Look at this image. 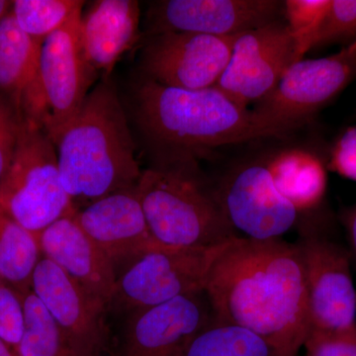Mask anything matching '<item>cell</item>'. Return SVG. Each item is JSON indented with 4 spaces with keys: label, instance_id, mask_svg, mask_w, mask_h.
I'll list each match as a JSON object with an SVG mask.
<instances>
[{
    "label": "cell",
    "instance_id": "obj_1",
    "mask_svg": "<svg viewBox=\"0 0 356 356\" xmlns=\"http://www.w3.org/2000/svg\"><path fill=\"white\" fill-rule=\"evenodd\" d=\"M215 317L262 337L277 356H297L309 331L305 269L297 243L234 238L211 270Z\"/></svg>",
    "mask_w": 356,
    "mask_h": 356
},
{
    "label": "cell",
    "instance_id": "obj_2",
    "mask_svg": "<svg viewBox=\"0 0 356 356\" xmlns=\"http://www.w3.org/2000/svg\"><path fill=\"white\" fill-rule=\"evenodd\" d=\"M140 132L163 152L161 161H194L227 145L280 137L254 110L243 108L215 88L186 90L144 76L135 92Z\"/></svg>",
    "mask_w": 356,
    "mask_h": 356
},
{
    "label": "cell",
    "instance_id": "obj_3",
    "mask_svg": "<svg viewBox=\"0 0 356 356\" xmlns=\"http://www.w3.org/2000/svg\"><path fill=\"white\" fill-rule=\"evenodd\" d=\"M60 178L79 211L137 186L142 172L135 143L111 79H102L56 142Z\"/></svg>",
    "mask_w": 356,
    "mask_h": 356
},
{
    "label": "cell",
    "instance_id": "obj_4",
    "mask_svg": "<svg viewBox=\"0 0 356 356\" xmlns=\"http://www.w3.org/2000/svg\"><path fill=\"white\" fill-rule=\"evenodd\" d=\"M138 196L154 240L173 248L213 247L238 238L195 161H163L144 170Z\"/></svg>",
    "mask_w": 356,
    "mask_h": 356
},
{
    "label": "cell",
    "instance_id": "obj_5",
    "mask_svg": "<svg viewBox=\"0 0 356 356\" xmlns=\"http://www.w3.org/2000/svg\"><path fill=\"white\" fill-rule=\"evenodd\" d=\"M0 209L37 238L76 212L63 185L56 145L24 118L13 161L0 180Z\"/></svg>",
    "mask_w": 356,
    "mask_h": 356
},
{
    "label": "cell",
    "instance_id": "obj_6",
    "mask_svg": "<svg viewBox=\"0 0 356 356\" xmlns=\"http://www.w3.org/2000/svg\"><path fill=\"white\" fill-rule=\"evenodd\" d=\"M81 13L42 42L36 74L21 102L23 118L41 128L54 144L79 113L96 79L79 44Z\"/></svg>",
    "mask_w": 356,
    "mask_h": 356
},
{
    "label": "cell",
    "instance_id": "obj_7",
    "mask_svg": "<svg viewBox=\"0 0 356 356\" xmlns=\"http://www.w3.org/2000/svg\"><path fill=\"white\" fill-rule=\"evenodd\" d=\"M229 243L202 248L159 245L149 250L118 274L108 311L130 314L205 292L213 266Z\"/></svg>",
    "mask_w": 356,
    "mask_h": 356
},
{
    "label": "cell",
    "instance_id": "obj_8",
    "mask_svg": "<svg viewBox=\"0 0 356 356\" xmlns=\"http://www.w3.org/2000/svg\"><path fill=\"white\" fill-rule=\"evenodd\" d=\"M356 79V41L330 57L293 64L254 111L281 136L301 127Z\"/></svg>",
    "mask_w": 356,
    "mask_h": 356
},
{
    "label": "cell",
    "instance_id": "obj_9",
    "mask_svg": "<svg viewBox=\"0 0 356 356\" xmlns=\"http://www.w3.org/2000/svg\"><path fill=\"white\" fill-rule=\"evenodd\" d=\"M298 60L296 44L287 25L273 21L238 34L228 67L215 88L248 108L270 95Z\"/></svg>",
    "mask_w": 356,
    "mask_h": 356
},
{
    "label": "cell",
    "instance_id": "obj_10",
    "mask_svg": "<svg viewBox=\"0 0 356 356\" xmlns=\"http://www.w3.org/2000/svg\"><path fill=\"white\" fill-rule=\"evenodd\" d=\"M154 36L140 58L144 76L168 88L200 90L216 86L228 67L238 34L182 32Z\"/></svg>",
    "mask_w": 356,
    "mask_h": 356
},
{
    "label": "cell",
    "instance_id": "obj_11",
    "mask_svg": "<svg viewBox=\"0 0 356 356\" xmlns=\"http://www.w3.org/2000/svg\"><path fill=\"white\" fill-rule=\"evenodd\" d=\"M215 195L241 238L280 240L298 220L299 213L274 185L266 161L236 168L222 180Z\"/></svg>",
    "mask_w": 356,
    "mask_h": 356
},
{
    "label": "cell",
    "instance_id": "obj_12",
    "mask_svg": "<svg viewBox=\"0 0 356 356\" xmlns=\"http://www.w3.org/2000/svg\"><path fill=\"white\" fill-rule=\"evenodd\" d=\"M297 245L305 269L310 327L343 331L355 325L356 289L348 252L316 236H306Z\"/></svg>",
    "mask_w": 356,
    "mask_h": 356
},
{
    "label": "cell",
    "instance_id": "obj_13",
    "mask_svg": "<svg viewBox=\"0 0 356 356\" xmlns=\"http://www.w3.org/2000/svg\"><path fill=\"white\" fill-rule=\"evenodd\" d=\"M31 289L79 355L104 356L108 307L44 257L33 273Z\"/></svg>",
    "mask_w": 356,
    "mask_h": 356
},
{
    "label": "cell",
    "instance_id": "obj_14",
    "mask_svg": "<svg viewBox=\"0 0 356 356\" xmlns=\"http://www.w3.org/2000/svg\"><path fill=\"white\" fill-rule=\"evenodd\" d=\"M213 317L205 292L134 311L115 356H180Z\"/></svg>",
    "mask_w": 356,
    "mask_h": 356
},
{
    "label": "cell",
    "instance_id": "obj_15",
    "mask_svg": "<svg viewBox=\"0 0 356 356\" xmlns=\"http://www.w3.org/2000/svg\"><path fill=\"white\" fill-rule=\"evenodd\" d=\"M282 8L276 0H165L151 6L147 22L154 35L232 36L277 20Z\"/></svg>",
    "mask_w": 356,
    "mask_h": 356
},
{
    "label": "cell",
    "instance_id": "obj_16",
    "mask_svg": "<svg viewBox=\"0 0 356 356\" xmlns=\"http://www.w3.org/2000/svg\"><path fill=\"white\" fill-rule=\"evenodd\" d=\"M74 219L108 255L117 276L143 254L161 245L151 235L136 187L89 204L76 211Z\"/></svg>",
    "mask_w": 356,
    "mask_h": 356
},
{
    "label": "cell",
    "instance_id": "obj_17",
    "mask_svg": "<svg viewBox=\"0 0 356 356\" xmlns=\"http://www.w3.org/2000/svg\"><path fill=\"white\" fill-rule=\"evenodd\" d=\"M42 255L57 264L81 287L109 307L117 280L108 255L74 221L65 217L38 236Z\"/></svg>",
    "mask_w": 356,
    "mask_h": 356
},
{
    "label": "cell",
    "instance_id": "obj_18",
    "mask_svg": "<svg viewBox=\"0 0 356 356\" xmlns=\"http://www.w3.org/2000/svg\"><path fill=\"white\" fill-rule=\"evenodd\" d=\"M140 4L135 0H98L81 13V54L95 77L110 79L118 60L140 38Z\"/></svg>",
    "mask_w": 356,
    "mask_h": 356
},
{
    "label": "cell",
    "instance_id": "obj_19",
    "mask_svg": "<svg viewBox=\"0 0 356 356\" xmlns=\"http://www.w3.org/2000/svg\"><path fill=\"white\" fill-rule=\"evenodd\" d=\"M266 163L278 192L299 214L315 210L324 200L327 166L316 154L293 147L274 154Z\"/></svg>",
    "mask_w": 356,
    "mask_h": 356
},
{
    "label": "cell",
    "instance_id": "obj_20",
    "mask_svg": "<svg viewBox=\"0 0 356 356\" xmlns=\"http://www.w3.org/2000/svg\"><path fill=\"white\" fill-rule=\"evenodd\" d=\"M41 44L21 29L10 11L0 20V93L20 111L23 96L36 74Z\"/></svg>",
    "mask_w": 356,
    "mask_h": 356
},
{
    "label": "cell",
    "instance_id": "obj_21",
    "mask_svg": "<svg viewBox=\"0 0 356 356\" xmlns=\"http://www.w3.org/2000/svg\"><path fill=\"white\" fill-rule=\"evenodd\" d=\"M41 259L38 238L0 209V281L24 294Z\"/></svg>",
    "mask_w": 356,
    "mask_h": 356
},
{
    "label": "cell",
    "instance_id": "obj_22",
    "mask_svg": "<svg viewBox=\"0 0 356 356\" xmlns=\"http://www.w3.org/2000/svg\"><path fill=\"white\" fill-rule=\"evenodd\" d=\"M180 356H277L270 344L245 327L216 317L195 334Z\"/></svg>",
    "mask_w": 356,
    "mask_h": 356
},
{
    "label": "cell",
    "instance_id": "obj_23",
    "mask_svg": "<svg viewBox=\"0 0 356 356\" xmlns=\"http://www.w3.org/2000/svg\"><path fill=\"white\" fill-rule=\"evenodd\" d=\"M23 304L25 329L15 350L18 355L81 356L32 289L23 294Z\"/></svg>",
    "mask_w": 356,
    "mask_h": 356
},
{
    "label": "cell",
    "instance_id": "obj_24",
    "mask_svg": "<svg viewBox=\"0 0 356 356\" xmlns=\"http://www.w3.org/2000/svg\"><path fill=\"white\" fill-rule=\"evenodd\" d=\"M83 6L79 0H16L10 13L26 34L43 42L81 13Z\"/></svg>",
    "mask_w": 356,
    "mask_h": 356
},
{
    "label": "cell",
    "instance_id": "obj_25",
    "mask_svg": "<svg viewBox=\"0 0 356 356\" xmlns=\"http://www.w3.org/2000/svg\"><path fill=\"white\" fill-rule=\"evenodd\" d=\"M332 0H286L283 11L287 27L296 44L297 55L303 60L313 49L314 39L329 10Z\"/></svg>",
    "mask_w": 356,
    "mask_h": 356
},
{
    "label": "cell",
    "instance_id": "obj_26",
    "mask_svg": "<svg viewBox=\"0 0 356 356\" xmlns=\"http://www.w3.org/2000/svg\"><path fill=\"white\" fill-rule=\"evenodd\" d=\"M356 41V0H332L331 6L318 28L313 48L324 44Z\"/></svg>",
    "mask_w": 356,
    "mask_h": 356
},
{
    "label": "cell",
    "instance_id": "obj_27",
    "mask_svg": "<svg viewBox=\"0 0 356 356\" xmlns=\"http://www.w3.org/2000/svg\"><path fill=\"white\" fill-rule=\"evenodd\" d=\"M25 329L23 294L0 281V339L16 350Z\"/></svg>",
    "mask_w": 356,
    "mask_h": 356
},
{
    "label": "cell",
    "instance_id": "obj_28",
    "mask_svg": "<svg viewBox=\"0 0 356 356\" xmlns=\"http://www.w3.org/2000/svg\"><path fill=\"white\" fill-rule=\"evenodd\" d=\"M303 348L306 356H356V325L343 331L310 327Z\"/></svg>",
    "mask_w": 356,
    "mask_h": 356
},
{
    "label": "cell",
    "instance_id": "obj_29",
    "mask_svg": "<svg viewBox=\"0 0 356 356\" xmlns=\"http://www.w3.org/2000/svg\"><path fill=\"white\" fill-rule=\"evenodd\" d=\"M22 123L19 108L13 100L0 93V180L13 161Z\"/></svg>",
    "mask_w": 356,
    "mask_h": 356
},
{
    "label": "cell",
    "instance_id": "obj_30",
    "mask_svg": "<svg viewBox=\"0 0 356 356\" xmlns=\"http://www.w3.org/2000/svg\"><path fill=\"white\" fill-rule=\"evenodd\" d=\"M327 170L356 182V125L346 129L334 143Z\"/></svg>",
    "mask_w": 356,
    "mask_h": 356
},
{
    "label": "cell",
    "instance_id": "obj_31",
    "mask_svg": "<svg viewBox=\"0 0 356 356\" xmlns=\"http://www.w3.org/2000/svg\"><path fill=\"white\" fill-rule=\"evenodd\" d=\"M346 229H348V238L353 250V254L356 257V206L350 211L346 219Z\"/></svg>",
    "mask_w": 356,
    "mask_h": 356
},
{
    "label": "cell",
    "instance_id": "obj_32",
    "mask_svg": "<svg viewBox=\"0 0 356 356\" xmlns=\"http://www.w3.org/2000/svg\"><path fill=\"white\" fill-rule=\"evenodd\" d=\"M0 356H19L13 348L0 339Z\"/></svg>",
    "mask_w": 356,
    "mask_h": 356
},
{
    "label": "cell",
    "instance_id": "obj_33",
    "mask_svg": "<svg viewBox=\"0 0 356 356\" xmlns=\"http://www.w3.org/2000/svg\"><path fill=\"white\" fill-rule=\"evenodd\" d=\"M11 6H13V1L0 0V20L10 11Z\"/></svg>",
    "mask_w": 356,
    "mask_h": 356
}]
</instances>
